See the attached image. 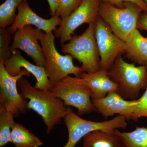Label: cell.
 Returning a JSON list of instances; mask_svg holds the SVG:
<instances>
[{"label":"cell","mask_w":147,"mask_h":147,"mask_svg":"<svg viewBox=\"0 0 147 147\" xmlns=\"http://www.w3.org/2000/svg\"><path fill=\"white\" fill-rule=\"evenodd\" d=\"M100 2V0H83L76 10L62 19L60 26L54 31L61 44L69 41L75 30L83 24H94L99 15Z\"/></svg>","instance_id":"30bf717a"},{"label":"cell","mask_w":147,"mask_h":147,"mask_svg":"<svg viewBox=\"0 0 147 147\" xmlns=\"http://www.w3.org/2000/svg\"><path fill=\"white\" fill-rule=\"evenodd\" d=\"M7 29L0 28V61H5L11 57L9 45L11 36Z\"/></svg>","instance_id":"603a6c76"},{"label":"cell","mask_w":147,"mask_h":147,"mask_svg":"<svg viewBox=\"0 0 147 147\" xmlns=\"http://www.w3.org/2000/svg\"><path fill=\"white\" fill-rule=\"evenodd\" d=\"M81 78L84 79L91 90L92 99L102 98L109 93L117 92V84L108 75V71L100 69L92 73L83 72Z\"/></svg>","instance_id":"9a60e30c"},{"label":"cell","mask_w":147,"mask_h":147,"mask_svg":"<svg viewBox=\"0 0 147 147\" xmlns=\"http://www.w3.org/2000/svg\"><path fill=\"white\" fill-rule=\"evenodd\" d=\"M119 56L108 70L111 79L117 84V92L125 99L137 100L140 91L147 87V67L137 66Z\"/></svg>","instance_id":"7a4b0ae2"},{"label":"cell","mask_w":147,"mask_h":147,"mask_svg":"<svg viewBox=\"0 0 147 147\" xmlns=\"http://www.w3.org/2000/svg\"><path fill=\"white\" fill-rule=\"evenodd\" d=\"M55 37L53 32L46 33L41 30L39 39L46 61L45 71L52 88L66 76L73 74L80 77L84 72L81 67L74 65L71 55L59 53L55 46Z\"/></svg>","instance_id":"3957f363"},{"label":"cell","mask_w":147,"mask_h":147,"mask_svg":"<svg viewBox=\"0 0 147 147\" xmlns=\"http://www.w3.org/2000/svg\"><path fill=\"white\" fill-rule=\"evenodd\" d=\"M17 86L21 95L29 99L30 110L32 109L41 117L47 127V134H50L63 120L67 106L50 90L36 88L26 79H19Z\"/></svg>","instance_id":"6da1fadb"},{"label":"cell","mask_w":147,"mask_h":147,"mask_svg":"<svg viewBox=\"0 0 147 147\" xmlns=\"http://www.w3.org/2000/svg\"><path fill=\"white\" fill-rule=\"evenodd\" d=\"M83 0H59L55 16L61 19L70 15L80 6Z\"/></svg>","instance_id":"7402d4cb"},{"label":"cell","mask_w":147,"mask_h":147,"mask_svg":"<svg viewBox=\"0 0 147 147\" xmlns=\"http://www.w3.org/2000/svg\"><path fill=\"white\" fill-rule=\"evenodd\" d=\"M101 1L117 7L119 8H123L125 2L133 3L142 9L143 11L147 12V5L142 0H100Z\"/></svg>","instance_id":"d4e9b609"},{"label":"cell","mask_w":147,"mask_h":147,"mask_svg":"<svg viewBox=\"0 0 147 147\" xmlns=\"http://www.w3.org/2000/svg\"><path fill=\"white\" fill-rule=\"evenodd\" d=\"M30 75L22 69L17 76H11L6 70L3 61H0V108L5 109L15 118L30 110L28 100L18 92L17 83L23 76Z\"/></svg>","instance_id":"ba28073f"},{"label":"cell","mask_w":147,"mask_h":147,"mask_svg":"<svg viewBox=\"0 0 147 147\" xmlns=\"http://www.w3.org/2000/svg\"><path fill=\"white\" fill-rule=\"evenodd\" d=\"M10 142L16 147H39L43 144L29 129L15 122L11 127Z\"/></svg>","instance_id":"e0dca14e"},{"label":"cell","mask_w":147,"mask_h":147,"mask_svg":"<svg viewBox=\"0 0 147 147\" xmlns=\"http://www.w3.org/2000/svg\"><path fill=\"white\" fill-rule=\"evenodd\" d=\"M92 100L96 112L104 118L118 115L124 116L127 121L132 119L137 103V100H126L117 92H111L105 97Z\"/></svg>","instance_id":"4fadbf2b"},{"label":"cell","mask_w":147,"mask_h":147,"mask_svg":"<svg viewBox=\"0 0 147 147\" xmlns=\"http://www.w3.org/2000/svg\"><path fill=\"white\" fill-rule=\"evenodd\" d=\"M11 53V57L4 62L6 70L10 75L17 76L22 72V69H24L36 79L35 88L42 90H50L52 88L45 67L31 63L24 57L18 50H14Z\"/></svg>","instance_id":"5bb4252c"},{"label":"cell","mask_w":147,"mask_h":147,"mask_svg":"<svg viewBox=\"0 0 147 147\" xmlns=\"http://www.w3.org/2000/svg\"><path fill=\"white\" fill-rule=\"evenodd\" d=\"M28 1H23L18 5L14 22L7 29L10 34H14L18 30L28 25L35 26L46 33L55 31L57 26H60L62 21L60 17L55 15L49 19L42 18L32 10Z\"/></svg>","instance_id":"7c38bea8"},{"label":"cell","mask_w":147,"mask_h":147,"mask_svg":"<svg viewBox=\"0 0 147 147\" xmlns=\"http://www.w3.org/2000/svg\"><path fill=\"white\" fill-rule=\"evenodd\" d=\"M95 36L100 59V69L108 71L125 54V41L117 36L98 15L94 23Z\"/></svg>","instance_id":"9c48e42d"},{"label":"cell","mask_w":147,"mask_h":147,"mask_svg":"<svg viewBox=\"0 0 147 147\" xmlns=\"http://www.w3.org/2000/svg\"><path fill=\"white\" fill-rule=\"evenodd\" d=\"M142 117L147 118V87L142 96L137 99L132 119L137 121Z\"/></svg>","instance_id":"cb8c5ba5"},{"label":"cell","mask_w":147,"mask_h":147,"mask_svg":"<svg viewBox=\"0 0 147 147\" xmlns=\"http://www.w3.org/2000/svg\"><path fill=\"white\" fill-rule=\"evenodd\" d=\"M115 134L120 139L121 147H147V127H137L130 132L116 129Z\"/></svg>","instance_id":"d6986e66"},{"label":"cell","mask_w":147,"mask_h":147,"mask_svg":"<svg viewBox=\"0 0 147 147\" xmlns=\"http://www.w3.org/2000/svg\"><path fill=\"white\" fill-rule=\"evenodd\" d=\"M50 6V11L51 16H55L59 6V0H47Z\"/></svg>","instance_id":"4316f807"},{"label":"cell","mask_w":147,"mask_h":147,"mask_svg":"<svg viewBox=\"0 0 147 147\" xmlns=\"http://www.w3.org/2000/svg\"><path fill=\"white\" fill-rule=\"evenodd\" d=\"M137 29L147 32V12L141 13L139 16L137 21Z\"/></svg>","instance_id":"484cf974"},{"label":"cell","mask_w":147,"mask_h":147,"mask_svg":"<svg viewBox=\"0 0 147 147\" xmlns=\"http://www.w3.org/2000/svg\"><path fill=\"white\" fill-rule=\"evenodd\" d=\"M66 106L78 110L79 115L95 112L92 100V93L86 81L81 77L66 76L50 90Z\"/></svg>","instance_id":"8992f818"},{"label":"cell","mask_w":147,"mask_h":147,"mask_svg":"<svg viewBox=\"0 0 147 147\" xmlns=\"http://www.w3.org/2000/svg\"><path fill=\"white\" fill-rule=\"evenodd\" d=\"M67 43L61 44V51L71 55L82 64L84 72L92 73L100 69V59L95 36L94 24H89L82 34L74 35Z\"/></svg>","instance_id":"277c9868"},{"label":"cell","mask_w":147,"mask_h":147,"mask_svg":"<svg viewBox=\"0 0 147 147\" xmlns=\"http://www.w3.org/2000/svg\"><path fill=\"white\" fill-rule=\"evenodd\" d=\"M123 8L100 1L98 14L113 32L125 41L129 34L137 29V21L142 11L137 5L125 2Z\"/></svg>","instance_id":"52a82bcc"},{"label":"cell","mask_w":147,"mask_h":147,"mask_svg":"<svg viewBox=\"0 0 147 147\" xmlns=\"http://www.w3.org/2000/svg\"><path fill=\"white\" fill-rule=\"evenodd\" d=\"M12 114L5 109L0 108V147L4 146L11 141L13 124L15 122Z\"/></svg>","instance_id":"44dd1931"},{"label":"cell","mask_w":147,"mask_h":147,"mask_svg":"<svg viewBox=\"0 0 147 147\" xmlns=\"http://www.w3.org/2000/svg\"><path fill=\"white\" fill-rule=\"evenodd\" d=\"M142 1H143L147 5V0H142Z\"/></svg>","instance_id":"83f0119b"},{"label":"cell","mask_w":147,"mask_h":147,"mask_svg":"<svg viewBox=\"0 0 147 147\" xmlns=\"http://www.w3.org/2000/svg\"><path fill=\"white\" fill-rule=\"evenodd\" d=\"M125 57L134 63L146 65L147 63V38L136 29L125 41Z\"/></svg>","instance_id":"2e32d148"},{"label":"cell","mask_w":147,"mask_h":147,"mask_svg":"<svg viewBox=\"0 0 147 147\" xmlns=\"http://www.w3.org/2000/svg\"><path fill=\"white\" fill-rule=\"evenodd\" d=\"M146 66L147 67V63H146Z\"/></svg>","instance_id":"f1b7e54d"},{"label":"cell","mask_w":147,"mask_h":147,"mask_svg":"<svg viewBox=\"0 0 147 147\" xmlns=\"http://www.w3.org/2000/svg\"><path fill=\"white\" fill-rule=\"evenodd\" d=\"M83 147H121V143L115 134L96 130L83 138Z\"/></svg>","instance_id":"ac0fdd59"},{"label":"cell","mask_w":147,"mask_h":147,"mask_svg":"<svg viewBox=\"0 0 147 147\" xmlns=\"http://www.w3.org/2000/svg\"><path fill=\"white\" fill-rule=\"evenodd\" d=\"M25 0H5L0 6V28H6L14 22L18 5Z\"/></svg>","instance_id":"ffe728a7"},{"label":"cell","mask_w":147,"mask_h":147,"mask_svg":"<svg viewBox=\"0 0 147 147\" xmlns=\"http://www.w3.org/2000/svg\"><path fill=\"white\" fill-rule=\"evenodd\" d=\"M41 30L28 25L19 29L13 34L10 51L20 49L32 58L35 65L45 67L46 61L39 40Z\"/></svg>","instance_id":"8fae6325"},{"label":"cell","mask_w":147,"mask_h":147,"mask_svg":"<svg viewBox=\"0 0 147 147\" xmlns=\"http://www.w3.org/2000/svg\"><path fill=\"white\" fill-rule=\"evenodd\" d=\"M64 121L68 133V139L63 147H75L81 139L87 134L96 130H101L115 134L116 129H125L127 120L124 116H117L114 118L104 121H94L82 119L67 107Z\"/></svg>","instance_id":"5b68a950"}]
</instances>
